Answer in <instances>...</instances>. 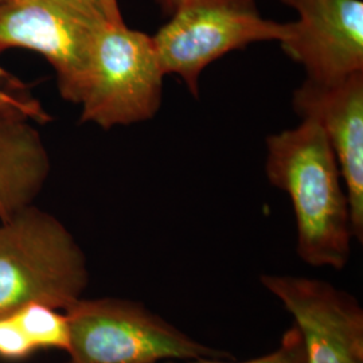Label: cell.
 Segmentation results:
<instances>
[{
  "instance_id": "4fadbf2b",
  "label": "cell",
  "mask_w": 363,
  "mask_h": 363,
  "mask_svg": "<svg viewBox=\"0 0 363 363\" xmlns=\"http://www.w3.org/2000/svg\"><path fill=\"white\" fill-rule=\"evenodd\" d=\"M34 352L37 350L13 315L0 316V359L18 362Z\"/></svg>"
},
{
  "instance_id": "8fae6325",
  "label": "cell",
  "mask_w": 363,
  "mask_h": 363,
  "mask_svg": "<svg viewBox=\"0 0 363 363\" xmlns=\"http://www.w3.org/2000/svg\"><path fill=\"white\" fill-rule=\"evenodd\" d=\"M11 315L35 350H69L70 331L66 313L43 303H28Z\"/></svg>"
},
{
  "instance_id": "6da1fadb",
  "label": "cell",
  "mask_w": 363,
  "mask_h": 363,
  "mask_svg": "<svg viewBox=\"0 0 363 363\" xmlns=\"http://www.w3.org/2000/svg\"><path fill=\"white\" fill-rule=\"evenodd\" d=\"M265 172L291 199L298 257L315 268H346L354 238L349 196L322 127L301 118L298 127L269 135Z\"/></svg>"
},
{
  "instance_id": "2e32d148",
  "label": "cell",
  "mask_w": 363,
  "mask_h": 363,
  "mask_svg": "<svg viewBox=\"0 0 363 363\" xmlns=\"http://www.w3.org/2000/svg\"><path fill=\"white\" fill-rule=\"evenodd\" d=\"M190 1H193V0H157V3H159V6L162 7L163 13H166V15H169V16L171 13H174L177 9H179L181 6L186 4V3H190Z\"/></svg>"
},
{
  "instance_id": "e0dca14e",
  "label": "cell",
  "mask_w": 363,
  "mask_h": 363,
  "mask_svg": "<svg viewBox=\"0 0 363 363\" xmlns=\"http://www.w3.org/2000/svg\"><path fill=\"white\" fill-rule=\"evenodd\" d=\"M15 86H21L19 82L13 81V78L0 66V91H13Z\"/></svg>"
},
{
  "instance_id": "3957f363",
  "label": "cell",
  "mask_w": 363,
  "mask_h": 363,
  "mask_svg": "<svg viewBox=\"0 0 363 363\" xmlns=\"http://www.w3.org/2000/svg\"><path fill=\"white\" fill-rule=\"evenodd\" d=\"M67 363H160L199 358L232 359L195 340L143 303L125 298H79L65 311Z\"/></svg>"
},
{
  "instance_id": "30bf717a",
  "label": "cell",
  "mask_w": 363,
  "mask_h": 363,
  "mask_svg": "<svg viewBox=\"0 0 363 363\" xmlns=\"http://www.w3.org/2000/svg\"><path fill=\"white\" fill-rule=\"evenodd\" d=\"M33 123L16 118L0 124V218L31 206L49 177V154Z\"/></svg>"
},
{
  "instance_id": "277c9868",
  "label": "cell",
  "mask_w": 363,
  "mask_h": 363,
  "mask_svg": "<svg viewBox=\"0 0 363 363\" xmlns=\"http://www.w3.org/2000/svg\"><path fill=\"white\" fill-rule=\"evenodd\" d=\"M164 76L151 35L106 22L91 48L79 123L112 130L154 118Z\"/></svg>"
},
{
  "instance_id": "9a60e30c",
  "label": "cell",
  "mask_w": 363,
  "mask_h": 363,
  "mask_svg": "<svg viewBox=\"0 0 363 363\" xmlns=\"http://www.w3.org/2000/svg\"><path fill=\"white\" fill-rule=\"evenodd\" d=\"M100 3H101L105 15L111 23H115V25L124 23L123 15H121L120 7H118V0H100Z\"/></svg>"
},
{
  "instance_id": "52a82bcc",
  "label": "cell",
  "mask_w": 363,
  "mask_h": 363,
  "mask_svg": "<svg viewBox=\"0 0 363 363\" xmlns=\"http://www.w3.org/2000/svg\"><path fill=\"white\" fill-rule=\"evenodd\" d=\"M304 337L307 363H363V308L331 283L291 274H261Z\"/></svg>"
},
{
  "instance_id": "ba28073f",
  "label": "cell",
  "mask_w": 363,
  "mask_h": 363,
  "mask_svg": "<svg viewBox=\"0 0 363 363\" xmlns=\"http://www.w3.org/2000/svg\"><path fill=\"white\" fill-rule=\"evenodd\" d=\"M298 15L281 50L306 78L333 82L363 72L362 0H280Z\"/></svg>"
},
{
  "instance_id": "5b68a950",
  "label": "cell",
  "mask_w": 363,
  "mask_h": 363,
  "mask_svg": "<svg viewBox=\"0 0 363 363\" xmlns=\"http://www.w3.org/2000/svg\"><path fill=\"white\" fill-rule=\"evenodd\" d=\"M289 23L262 18L256 0H193L152 35L164 74H177L195 99L203 70L252 43L283 42Z\"/></svg>"
},
{
  "instance_id": "7c38bea8",
  "label": "cell",
  "mask_w": 363,
  "mask_h": 363,
  "mask_svg": "<svg viewBox=\"0 0 363 363\" xmlns=\"http://www.w3.org/2000/svg\"><path fill=\"white\" fill-rule=\"evenodd\" d=\"M160 363H307L304 337L298 325H294L281 337L279 347L272 352L245 362L222 361L220 358H199L193 361H164Z\"/></svg>"
},
{
  "instance_id": "8992f818",
  "label": "cell",
  "mask_w": 363,
  "mask_h": 363,
  "mask_svg": "<svg viewBox=\"0 0 363 363\" xmlns=\"http://www.w3.org/2000/svg\"><path fill=\"white\" fill-rule=\"evenodd\" d=\"M108 21L100 0H0V52L45 57L61 96L79 104L94 39Z\"/></svg>"
},
{
  "instance_id": "9c48e42d",
  "label": "cell",
  "mask_w": 363,
  "mask_h": 363,
  "mask_svg": "<svg viewBox=\"0 0 363 363\" xmlns=\"http://www.w3.org/2000/svg\"><path fill=\"white\" fill-rule=\"evenodd\" d=\"M292 108L325 132L349 196L352 235L362 244L363 72L333 82L306 78L292 94Z\"/></svg>"
},
{
  "instance_id": "5bb4252c",
  "label": "cell",
  "mask_w": 363,
  "mask_h": 363,
  "mask_svg": "<svg viewBox=\"0 0 363 363\" xmlns=\"http://www.w3.org/2000/svg\"><path fill=\"white\" fill-rule=\"evenodd\" d=\"M16 118H28L40 124L52 120L37 100L19 91H0V124Z\"/></svg>"
},
{
  "instance_id": "7a4b0ae2",
  "label": "cell",
  "mask_w": 363,
  "mask_h": 363,
  "mask_svg": "<svg viewBox=\"0 0 363 363\" xmlns=\"http://www.w3.org/2000/svg\"><path fill=\"white\" fill-rule=\"evenodd\" d=\"M88 281L85 255L61 220L33 206L0 218V316L28 303L66 311Z\"/></svg>"
}]
</instances>
